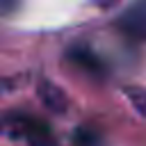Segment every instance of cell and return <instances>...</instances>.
I'll return each mask as SVG.
<instances>
[{"mask_svg": "<svg viewBox=\"0 0 146 146\" xmlns=\"http://www.w3.org/2000/svg\"><path fill=\"white\" fill-rule=\"evenodd\" d=\"M125 98L135 105V110L146 119V89L144 87H125Z\"/></svg>", "mask_w": 146, "mask_h": 146, "instance_id": "cell-5", "label": "cell"}, {"mask_svg": "<svg viewBox=\"0 0 146 146\" xmlns=\"http://www.w3.org/2000/svg\"><path fill=\"white\" fill-rule=\"evenodd\" d=\"M119 30L130 39H146V0L130 5L116 21Z\"/></svg>", "mask_w": 146, "mask_h": 146, "instance_id": "cell-2", "label": "cell"}, {"mask_svg": "<svg viewBox=\"0 0 146 146\" xmlns=\"http://www.w3.org/2000/svg\"><path fill=\"white\" fill-rule=\"evenodd\" d=\"M73 146H103L98 132L89 130V128H80L73 137Z\"/></svg>", "mask_w": 146, "mask_h": 146, "instance_id": "cell-6", "label": "cell"}, {"mask_svg": "<svg viewBox=\"0 0 146 146\" xmlns=\"http://www.w3.org/2000/svg\"><path fill=\"white\" fill-rule=\"evenodd\" d=\"M16 2L18 0H0V14L5 16V14H11L14 9H16Z\"/></svg>", "mask_w": 146, "mask_h": 146, "instance_id": "cell-7", "label": "cell"}, {"mask_svg": "<svg viewBox=\"0 0 146 146\" xmlns=\"http://www.w3.org/2000/svg\"><path fill=\"white\" fill-rule=\"evenodd\" d=\"M41 98H43V103L50 107V110H55V112H64V107H66V98H64V94H62V89L59 87H55V84H50V82H41Z\"/></svg>", "mask_w": 146, "mask_h": 146, "instance_id": "cell-4", "label": "cell"}, {"mask_svg": "<svg viewBox=\"0 0 146 146\" xmlns=\"http://www.w3.org/2000/svg\"><path fill=\"white\" fill-rule=\"evenodd\" d=\"M68 59H71L73 64H78L80 68H84L87 73H94V75H100L103 68H105L103 62L98 59V55L91 52L89 48H82V46L71 48V50H68Z\"/></svg>", "mask_w": 146, "mask_h": 146, "instance_id": "cell-3", "label": "cell"}, {"mask_svg": "<svg viewBox=\"0 0 146 146\" xmlns=\"http://www.w3.org/2000/svg\"><path fill=\"white\" fill-rule=\"evenodd\" d=\"M9 121H11V128H16V132L30 146H57V139L52 137L46 121L34 119V116H25V114H16Z\"/></svg>", "mask_w": 146, "mask_h": 146, "instance_id": "cell-1", "label": "cell"}, {"mask_svg": "<svg viewBox=\"0 0 146 146\" xmlns=\"http://www.w3.org/2000/svg\"><path fill=\"white\" fill-rule=\"evenodd\" d=\"M116 0H98V5H103V7H107V5H114Z\"/></svg>", "mask_w": 146, "mask_h": 146, "instance_id": "cell-8", "label": "cell"}]
</instances>
